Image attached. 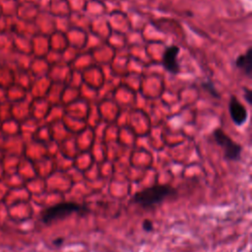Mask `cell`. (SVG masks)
Wrapping results in <instances>:
<instances>
[{"instance_id":"obj_1","label":"cell","mask_w":252,"mask_h":252,"mask_svg":"<svg viewBox=\"0 0 252 252\" xmlns=\"http://www.w3.org/2000/svg\"><path fill=\"white\" fill-rule=\"evenodd\" d=\"M177 190L168 184H156L136 192L132 202L144 209L154 208L169 197L177 196Z\"/></svg>"},{"instance_id":"obj_2","label":"cell","mask_w":252,"mask_h":252,"mask_svg":"<svg viewBox=\"0 0 252 252\" xmlns=\"http://www.w3.org/2000/svg\"><path fill=\"white\" fill-rule=\"evenodd\" d=\"M87 207L74 201H66L55 204L51 207L46 208L42 213L40 220L43 223L49 224L54 221L65 219L73 214L85 215L87 214Z\"/></svg>"},{"instance_id":"obj_3","label":"cell","mask_w":252,"mask_h":252,"mask_svg":"<svg viewBox=\"0 0 252 252\" xmlns=\"http://www.w3.org/2000/svg\"><path fill=\"white\" fill-rule=\"evenodd\" d=\"M213 137L215 142L222 149L225 159L237 161L241 158L242 147L227 136L222 129L217 128L213 133Z\"/></svg>"},{"instance_id":"obj_4","label":"cell","mask_w":252,"mask_h":252,"mask_svg":"<svg viewBox=\"0 0 252 252\" xmlns=\"http://www.w3.org/2000/svg\"><path fill=\"white\" fill-rule=\"evenodd\" d=\"M228 110L230 114V118L233 121V123L237 126L243 125L247 118H248V112L246 107L237 99L236 96L232 95L229 99L228 103Z\"/></svg>"},{"instance_id":"obj_5","label":"cell","mask_w":252,"mask_h":252,"mask_svg":"<svg viewBox=\"0 0 252 252\" xmlns=\"http://www.w3.org/2000/svg\"><path fill=\"white\" fill-rule=\"evenodd\" d=\"M179 51L180 48L177 45H170L165 48L162 54V65L164 69L171 74H178L180 71L179 63L177 61Z\"/></svg>"},{"instance_id":"obj_6","label":"cell","mask_w":252,"mask_h":252,"mask_svg":"<svg viewBox=\"0 0 252 252\" xmlns=\"http://www.w3.org/2000/svg\"><path fill=\"white\" fill-rule=\"evenodd\" d=\"M251 54H252V48L249 47L247 49L246 53L239 55L235 59V66L237 68H239L240 70H242L244 72V74H246L248 77H250L251 73H252V58H251Z\"/></svg>"},{"instance_id":"obj_7","label":"cell","mask_w":252,"mask_h":252,"mask_svg":"<svg viewBox=\"0 0 252 252\" xmlns=\"http://www.w3.org/2000/svg\"><path fill=\"white\" fill-rule=\"evenodd\" d=\"M142 228L146 232H151L154 230V222L151 220H144L142 222Z\"/></svg>"},{"instance_id":"obj_8","label":"cell","mask_w":252,"mask_h":252,"mask_svg":"<svg viewBox=\"0 0 252 252\" xmlns=\"http://www.w3.org/2000/svg\"><path fill=\"white\" fill-rule=\"evenodd\" d=\"M203 86H204V88H205L206 90H208V92H210L211 94H213L214 96H216V97H219V96H220L219 93H218L217 90L214 88V85H213L211 82H207V83H205Z\"/></svg>"},{"instance_id":"obj_9","label":"cell","mask_w":252,"mask_h":252,"mask_svg":"<svg viewBox=\"0 0 252 252\" xmlns=\"http://www.w3.org/2000/svg\"><path fill=\"white\" fill-rule=\"evenodd\" d=\"M244 98L249 104L252 103V91L250 89H244Z\"/></svg>"},{"instance_id":"obj_10","label":"cell","mask_w":252,"mask_h":252,"mask_svg":"<svg viewBox=\"0 0 252 252\" xmlns=\"http://www.w3.org/2000/svg\"><path fill=\"white\" fill-rule=\"evenodd\" d=\"M63 241H64V239H63L62 237H58V238H55V239L52 241V243H53L54 245H56V246H60V245L63 243Z\"/></svg>"}]
</instances>
